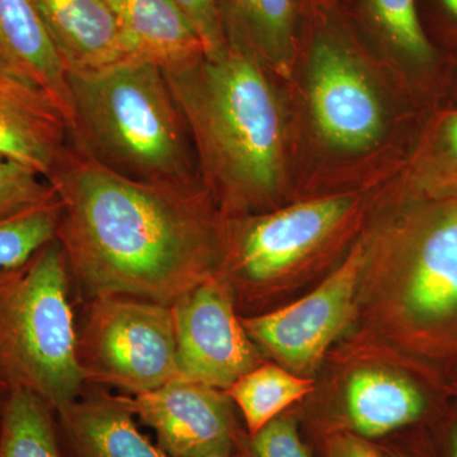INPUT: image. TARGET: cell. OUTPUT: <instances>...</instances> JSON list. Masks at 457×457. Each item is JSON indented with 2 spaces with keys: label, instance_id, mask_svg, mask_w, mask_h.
Masks as SVG:
<instances>
[{
  "label": "cell",
  "instance_id": "obj_1",
  "mask_svg": "<svg viewBox=\"0 0 457 457\" xmlns=\"http://www.w3.org/2000/svg\"><path fill=\"white\" fill-rule=\"evenodd\" d=\"M47 182L62 207L56 240L88 299L126 295L171 306L218 275L228 234L203 185L126 179L73 144Z\"/></svg>",
  "mask_w": 457,
  "mask_h": 457
},
{
  "label": "cell",
  "instance_id": "obj_2",
  "mask_svg": "<svg viewBox=\"0 0 457 457\" xmlns=\"http://www.w3.org/2000/svg\"><path fill=\"white\" fill-rule=\"evenodd\" d=\"M187 125L198 174L228 212L272 197L284 180V120L254 57L228 49L163 71Z\"/></svg>",
  "mask_w": 457,
  "mask_h": 457
},
{
  "label": "cell",
  "instance_id": "obj_3",
  "mask_svg": "<svg viewBox=\"0 0 457 457\" xmlns=\"http://www.w3.org/2000/svg\"><path fill=\"white\" fill-rule=\"evenodd\" d=\"M71 144L102 167L150 185L200 186L185 117L163 69L125 60L68 73Z\"/></svg>",
  "mask_w": 457,
  "mask_h": 457
},
{
  "label": "cell",
  "instance_id": "obj_4",
  "mask_svg": "<svg viewBox=\"0 0 457 457\" xmlns=\"http://www.w3.org/2000/svg\"><path fill=\"white\" fill-rule=\"evenodd\" d=\"M71 270L56 239L0 270V375L9 390L40 396L54 411L82 395Z\"/></svg>",
  "mask_w": 457,
  "mask_h": 457
},
{
  "label": "cell",
  "instance_id": "obj_5",
  "mask_svg": "<svg viewBox=\"0 0 457 457\" xmlns=\"http://www.w3.org/2000/svg\"><path fill=\"white\" fill-rule=\"evenodd\" d=\"M78 359L86 384L110 385L129 395L180 378L171 306L126 295L89 299Z\"/></svg>",
  "mask_w": 457,
  "mask_h": 457
},
{
  "label": "cell",
  "instance_id": "obj_6",
  "mask_svg": "<svg viewBox=\"0 0 457 457\" xmlns=\"http://www.w3.org/2000/svg\"><path fill=\"white\" fill-rule=\"evenodd\" d=\"M180 378L228 390L260 366L253 341L234 311L230 286L206 279L171 305Z\"/></svg>",
  "mask_w": 457,
  "mask_h": 457
},
{
  "label": "cell",
  "instance_id": "obj_7",
  "mask_svg": "<svg viewBox=\"0 0 457 457\" xmlns=\"http://www.w3.org/2000/svg\"><path fill=\"white\" fill-rule=\"evenodd\" d=\"M366 253L353 251L317 290L270 314L242 319L245 332L295 371H311L350 320Z\"/></svg>",
  "mask_w": 457,
  "mask_h": 457
},
{
  "label": "cell",
  "instance_id": "obj_8",
  "mask_svg": "<svg viewBox=\"0 0 457 457\" xmlns=\"http://www.w3.org/2000/svg\"><path fill=\"white\" fill-rule=\"evenodd\" d=\"M400 245L399 305L409 321L432 327L457 318V200H427Z\"/></svg>",
  "mask_w": 457,
  "mask_h": 457
},
{
  "label": "cell",
  "instance_id": "obj_9",
  "mask_svg": "<svg viewBox=\"0 0 457 457\" xmlns=\"http://www.w3.org/2000/svg\"><path fill=\"white\" fill-rule=\"evenodd\" d=\"M352 204L347 196L317 198L242 221L228 234L231 270L251 284L282 278L341 225Z\"/></svg>",
  "mask_w": 457,
  "mask_h": 457
},
{
  "label": "cell",
  "instance_id": "obj_10",
  "mask_svg": "<svg viewBox=\"0 0 457 457\" xmlns=\"http://www.w3.org/2000/svg\"><path fill=\"white\" fill-rule=\"evenodd\" d=\"M117 399L154 429L168 457L231 456L236 447L231 399L220 389L176 378L152 392Z\"/></svg>",
  "mask_w": 457,
  "mask_h": 457
},
{
  "label": "cell",
  "instance_id": "obj_11",
  "mask_svg": "<svg viewBox=\"0 0 457 457\" xmlns=\"http://www.w3.org/2000/svg\"><path fill=\"white\" fill-rule=\"evenodd\" d=\"M309 104L319 134L343 152L376 145L385 130L383 104L345 47L318 38L309 62Z\"/></svg>",
  "mask_w": 457,
  "mask_h": 457
},
{
  "label": "cell",
  "instance_id": "obj_12",
  "mask_svg": "<svg viewBox=\"0 0 457 457\" xmlns=\"http://www.w3.org/2000/svg\"><path fill=\"white\" fill-rule=\"evenodd\" d=\"M71 145V128L55 102L0 71V155L47 180Z\"/></svg>",
  "mask_w": 457,
  "mask_h": 457
},
{
  "label": "cell",
  "instance_id": "obj_13",
  "mask_svg": "<svg viewBox=\"0 0 457 457\" xmlns=\"http://www.w3.org/2000/svg\"><path fill=\"white\" fill-rule=\"evenodd\" d=\"M0 71L46 93L73 135L68 71L32 0H0Z\"/></svg>",
  "mask_w": 457,
  "mask_h": 457
},
{
  "label": "cell",
  "instance_id": "obj_14",
  "mask_svg": "<svg viewBox=\"0 0 457 457\" xmlns=\"http://www.w3.org/2000/svg\"><path fill=\"white\" fill-rule=\"evenodd\" d=\"M66 71H92L128 59L107 0H32Z\"/></svg>",
  "mask_w": 457,
  "mask_h": 457
},
{
  "label": "cell",
  "instance_id": "obj_15",
  "mask_svg": "<svg viewBox=\"0 0 457 457\" xmlns=\"http://www.w3.org/2000/svg\"><path fill=\"white\" fill-rule=\"evenodd\" d=\"M64 457H168L141 435L117 396L88 394L56 411Z\"/></svg>",
  "mask_w": 457,
  "mask_h": 457
},
{
  "label": "cell",
  "instance_id": "obj_16",
  "mask_svg": "<svg viewBox=\"0 0 457 457\" xmlns=\"http://www.w3.org/2000/svg\"><path fill=\"white\" fill-rule=\"evenodd\" d=\"M129 60L163 71L183 68L206 56L200 36L173 0H107Z\"/></svg>",
  "mask_w": 457,
  "mask_h": 457
},
{
  "label": "cell",
  "instance_id": "obj_17",
  "mask_svg": "<svg viewBox=\"0 0 457 457\" xmlns=\"http://www.w3.org/2000/svg\"><path fill=\"white\" fill-rule=\"evenodd\" d=\"M228 47L288 75L294 59L295 0H219Z\"/></svg>",
  "mask_w": 457,
  "mask_h": 457
},
{
  "label": "cell",
  "instance_id": "obj_18",
  "mask_svg": "<svg viewBox=\"0 0 457 457\" xmlns=\"http://www.w3.org/2000/svg\"><path fill=\"white\" fill-rule=\"evenodd\" d=\"M351 425L362 437L376 438L417 422L426 400L416 385L381 369L352 374L345 390Z\"/></svg>",
  "mask_w": 457,
  "mask_h": 457
},
{
  "label": "cell",
  "instance_id": "obj_19",
  "mask_svg": "<svg viewBox=\"0 0 457 457\" xmlns=\"http://www.w3.org/2000/svg\"><path fill=\"white\" fill-rule=\"evenodd\" d=\"M0 457H64L56 411L40 396L12 389L0 400Z\"/></svg>",
  "mask_w": 457,
  "mask_h": 457
},
{
  "label": "cell",
  "instance_id": "obj_20",
  "mask_svg": "<svg viewBox=\"0 0 457 457\" xmlns=\"http://www.w3.org/2000/svg\"><path fill=\"white\" fill-rule=\"evenodd\" d=\"M312 390V380L264 363L237 378L225 393L242 411L252 436Z\"/></svg>",
  "mask_w": 457,
  "mask_h": 457
},
{
  "label": "cell",
  "instance_id": "obj_21",
  "mask_svg": "<svg viewBox=\"0 0 457 457\" xmlns=\"http://www.w3.org/2000/svg\"><path fill=\"white\" fill-rule=\"evenodd\" d=\"M372 16L399 55L420 73H432L438 54L429 38L417 0H369Z\"/></svg>",
  "mask_w": 457,
  "mask_h": 457
},
{
  "label": "cell",
  "instance_id": "obj_22",
  "mask_svg": "<svg viewBox=\"0 0 457 457\" xmlns=\"http://www.w3.org/2000/svg\"><path fill=\"white\" fill-rule=\"evenodd\" d=\"M417 182L427 200H457V110L436 117L418 165Z\"/></svg>",
  "mask_w": 457,
  "mask_h": 457
},
{
  "label": "cell",
  "instance_id": "obj_23",
  "mask_svg": "<svg viewBox=\"0 0 457 457\" xmlns=\"http://www.w3.org/2000/svg\"><path fill=\"white\" fill-rule=\"evenodd\" d=\"M60 212L56 196L50 203L0 221V270L25 263L38 249L56 239Z\"/></svg>",
  "mask_w": 457,
  "mask_h": 457
},
{
  "label": "cell",
  "instance_id": "obj_24",
  "mask_svg": "<svg viewBox=\"0 0 457 457\" xmlns=\"http://www.w3.org/2000/svg\"><path fill=\"white\" fill-rule=\"evenodd\" d=\"M53 186L25 165L0 155V221L55 200Z\"/></svg>",
  "mask_w": 457,
  "mask_h": 457
},
{
  "label": "cell",
  "instance_id": "obj_25",
  "mask_svg": "<svg viewBox=\"0 0 457 457\" xmlns=\"http://www.w3.org/2000/svg\"><path fill=\"white\" fill-rule=\"evenodd\" d=\"M195 27L204 47L206 57L228 53V42L222 22L219 0H173Z\"/></svg>",
  "mask_w": 457,
  "mask_h": 457
},
{
  "label": "cell",
  "instance_id": "obj_26",
  "mask_svg": "<svg viewBox=\"0 0 457 457\" xmlns=\"http://www.w3.org/2000/svg\"><path fill=\"white\" fill-rule=\"evenodd\" d=\"M253 457H311L293 420L275 418L252 435Z\"/></svg>",
  "mask_w": 457,
  "mask_h": 457
},
{
  "label": "cell",
  "instance_id": "obj_27",
  "mask_svg": "<svg viewBox=\"0 0 457 457\" xmlns=\"http://www.w3.org/2000/svg\"><path fill=\"white\" fill-rule=\"evenodd\" d=\"M329 457H384L368 442L351 435H338L330 441Z\"/></svg>",
  "mask_w": 457,
  "mask_h": 457
},
{
  "label": "cell",
  "instance_id": "obj_28",
  "mask_svg": "<svg viewBox=\"0 0 457 457\" xmlns=\"http://www.w3.org/2000/svg\"><path fill=\"white\" fill-rule=\"evenodd\" d=\"M444 20L457 32V0H436Z\"/></svg>",
  "mask_w": 457,
  "mask_h": 457
},
{
  "label": "cell",
  "instance_id": "obj_29",
  "mask_svg": "<svg viewBox=\"0 0 457 457\" xmlns=\"http://www.w3.org/2000/svg\"><path fill=\"white\" fill-rule=\"evenodd\" d=\"M450 457H457V420L450 432Z\"/></svg>",
  "mask_w": 457,
  "mask_h": 457
},
{
  "label": "cell",
  "instance_id": "obj_30",
  "mask_svg": "<svg viewBox=\"0 0 457 457\" xmlns=\"http://www.w3.org/2000/svg\"><path fill=\"white\" fill-rule=\"evenodd\" d=\"M8 392V385L4 380H3L2 375H0V400H2L3 396H4Z\"/></svg>",
  "mask_w": 457,
  "mask_h": 457
},
{
  "label": "cell",
  "instance_id": "obj_31",
  "mask_svg": "<svg viewBox=\"0 0 457 457\" xmlns=\"http://www.w3.org/2000/svg\"><path fill=\"white\" fill-rule=\"evenodd\" d=\"M222 457H231V456H222Z\"/></svg>",
  "mask_w": 457,
  "mask_h": 457
}]
</instances>
